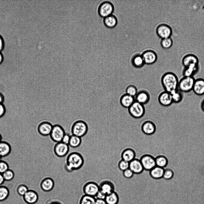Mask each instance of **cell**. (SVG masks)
Returning <instances> with one entry per match:
<instances>
[{
	"instance_id": "cell-1",
	"label": "cell",
	"mask_w": 204,
	"mask_h": 204,
	"mask_svg": "<svg viewBox=\"0 0 204 204\" xmlns=\"http://www.w3.org/2000/svg\"><path fill=\"white\" fill-rule=\"evenodd\" d=\"M84 163V159L81 154L76 152H71L66 157L64 169L67 172H72L80 169Z\"/></svg>"
},
{
	"instance_id": "cell-2",
	"label": "cell",
	"mask_w": 204,
	"mask_h": 204,
	"mask_svg": "<svg viewBox=\"0 0 204 204\" xmlns=\"http://www.w3.org/2000/svg\"><path fill=\"white\" fill-rule=\"evenodd\" d=\"M161 81L165 91L171 93L178 89L179 80L176 75L173 72L165 73L162 76Z\"/></svg>"
},
{
	"instance_id": "cell-3",
	"label": "cell",
	"mask_w": 204,
	"mask_h": 204,
	"mask_svg": "<svg viewBox=\"0 0 204 204\" xmlns=\"http://www.w3.org/2000/svg\"><path fill=\"white\" fill-rule=\"evenodd\" d=\"M88 128L87 124L84 121L79 120L75 122L71 128L72 134L82 137L87 133Z\"/></svg>"
},
{
	"instance_id": "cell-4",
	"label": "cell",
	"mask_w": 204,
	"mask_h": 204,
	"mask_svg": "<svg viewBox=\"0 0 204 204\" xmlns=\"http://www.w3.org/2000/svg\"><path fill=\"white\" fill-rule=\"evenodd\" d=\"M195 79L194 77L183 76L179 80L178 89L182 93H188L192 91Z\"/></svg>"
},
{
	"instance_id": "cell-5",
	"label": "cell",
	"mask_w": 204,
	"mask_h": 204,
	"mask_svg": "<svg viewBox=\"0 0 204 204\" xmlns=\"http://www.w3.org/2000/svg\"><path fill=\"white\" fill-rule=\"evenodd\" d=\"M128 109L130 115L135 119H139L142 117L145 112L144 105L136 101Z\"/></svg>"
},
{
	"instance_id": "cell-6",
	"label": "cell",
	"mask_w": 204,
	"mask_h": 204,
	"mask_svg": "<svg viewBox=\"0 0 204 204\" xmlns=\"http://www.w3.org/2000/svg\"><path fill=\"white\" fill-rule=\"evenodd\" d=\"M114 11V6L112 3L105 1L99 5L98 9L99 15L103 18L112 14Z\"/></svg>"
},
{
	"instance_id": "cell-7",
	"label": "cell",
	"mask_w": 204,
	"mask_h": 204,
	"mask_svg": "<svg viewBox=\"0 0 204 204\" xmlns=\"http://www.w3.org/2000/svg\"><path fill=\"white\" fill-rule=\"evenodd\" d=\"M65 133L63 128L61 125L57 124L53 125L49 136L53 141L57 143L61 142Z\"/></svg>"
},
{
	"instance_id": "cell-8",
	"label": "cell",
	"mask_w": 204,
	"mask_h": 204,
	"mask_svg": "<svg viewBox=\"0 0 204 204\" xmlns=\"http://www.w3.org/2000/svg\"><path fill=\"white\" fill-rule=\"evenodd\" d=\"M99 191V184L93 181L86 182L83 187L84 194L95 197Z\"/></svg>"
},
{
	"instance_id": "cell-9",
	"label": "cell",
	"mask_w": 204,
	"mask_h": 204,
	"mask_svg": "<svg viewBox=\"0 0 204 204\" xmlns=\"http://www.w3.org/2000/svg\"><path fill=\"white\" fill-rule=\"evenodd\" d=\"M144 170L150 171L156 166L155 158L151 155H142L140 159Z\"/></svg>"
},
{
	"instance_id": "cell-10",
	"label": "cell",
	"mask_w": 204,
	"mask_h": 204,
	"mask_svg": "<svg viewBox=\"0 0 204 204\" xmlns=\"http://www.w3.org/2000/svg\"><path fill=\"white\" fill-rule=\"evenodd\" d=\"M156 32L157 36L162 39L170 37L172 33V30L168 24H161L156 27Z\"/></svg>"
},
{
	"instance_id": "cell-11",
	"label": "cell",
	"mask_w": 204,
	"mask_h": 204,
	"mask_svg": "<svg viewBox=\"0 0 204 204\" xmlns=\"http://www.w3.org/2000/svg\"><path fill=\"white\" fill-rule=\"evenodd\" d=\"M69 150V145L62 142L56 143L53 149L55 155L59 157L66 156L68 153Z\"/></svg>"
},
{
	"instance_id": "cell-12",
	"label": "cell",
	"mask_w": 204,
	"mask_h": 204,
	"mask_svg": "<svg viewBox=\"0 0 204 204\" xmlns=\"http://www.w3.org/2000/svg\"><path fill=\"white\" fill-rule=\"evenodd\" d=\"M145 64L152 65L154 63L157 59V55L156 52L151 50L144 51L141 54Z\"/></svg>"
},
{
	"instance_id": "cell-13",
	"label": "cell",
	"mask_w": 204,
	"mask_h": 204,
	"mask_svg": "<svg viewBox=\"0 0 204 204\" xmlns=\"http://www.w3.org/2000/svg\"><path fill=\"white\" fill-rule=\"evenodd\" d=\"M182 63L184 68L198 65L199 60L197 57L195 55L192 54H188L183 57L182 60Z\"/></svg>"
},
{
	"instance_id": "cell-14",
	"label": "cell",
	"mask_w": 204,
	"mask_h": 204,
	"mask_svg": "<svg viewBox=\"0 0 204 204\" xmlns=\"http://www.w3.org/2000/svg\"><path fill=\"white\" fill-rule=\"evenodd\" d=\"M135 98L136 101L144 105L149 102L150 96L148 91L145 89H141L138 91Z\"/></svg>"
},
{
	"instance_id": "cell-15",
	"label": "cell",
	"mask_w": 204,
	"mask_h": 204,
	"mask_svg": "<svg viewBox=\"0 0 204 204\" xmlns=\"http://www.w3.org/2000/svg\"><path fill=\"white\" fill-rule=\"evenodd\" d=\"M158 101L161 105L164 107L170 106L173 103L171 93L165 91L159 94Z\"/></svg>"
},
{
	"instance_id": "cell-16",
	"label": "cell",
	"mask_w": 204,
	"mask_h": 204,
	"mask_svg": "<svg viewBox=\"0 0 204 204\" xmlns=\"http://www.w3.org/2000/svg\"><path fill=\"white\" fill-rule=\"evenodd\" d=\"M53 127V125L50 122L43 121L38 125L37 130L40 134L42 136H46L50 135Z\"/></svg>"
},
{
	"instance_id": "cell-17",
	"label": "cell",
	"mask_w": 204,
	"mask_h": 204,
	"mask_svg": "<svg viewBox=\"0 0 204 204\" xmlns=\"http://www.w3.org/2000/svg\"><path fill=\"white\" fill-rule=\"evenodd\" d=\"M141 129L144 134L147 135H151L156 132V126L153 122L151 120H147L142 124Z\"/></svg>"
},
{
	"instance_id": "cell-18",
	"label": "cell",
	"mask_w": 204,
	"mask_h": 204,
	"mask_svg": "<svg viewBox=\"0 0 204 204\" xmlns=\"http://www.w3.org/2000/svg\"><path fill=\"white\" fill-rule=\"evenodd\" d=\"M99 190L106 195L114 191V186L113 182L109 180H104L99 184Z\"/></svg>"
},
{
	"instance_id": "cell-19",
	"label": "cell",
	"mask_w": 204,
	"mask_h": 204,
	"mask_svg": "<svg viewBox=\"0 0 204 204\" xmlns=\"http://www.w3.org/2000/svg\"><path fill=\"white\" fill-rule=\"evenodd\" d=\"M196 95L201 96L204 95V79H195L192 91Z\"/></svg>"
},
{
	"instance_id": "cell-20",
	"label": "cell",
	"mask_w": 204,
	"mask_h": 204,
	"mask_svg": "<svg viewBox=\"0 0 204 204\" xmlns=\"http://www.w3.org/2000/svg\"><path fill=\"white\" fill-rule=\"evenodd\" d=\"M129 168L136 174H141L144 170L140 160L136 158L129 162Z\"/></svg>"
},
{
	"instance_id": "cell-21",
	"label": "cell",
	"mask_w": 204,
	"mask_h": 204,
	"mask_svg": "<svg viewBox=\"0 0 204 204\" xmlns=\"http://www.w3.org/2000/svg\"><path fill=\"white\" fill-rule=\"evenodd\" d=\"M54 184V181L52 178L47 177L41 180L40 183V187L43 191L49 192L53 189Z\"/></svg>"
},
{
	"instance_id": "cell-22",
	"label": "cell",
	"mask_w": 204,
	"mask_h": 204,
	"mask_svg": "<svg viewBox=\"0 0 204 204\" xmlns=\"http://www.w3.org/2000/svg\"><path fill=\"white\" fill-rule=\"evenodd\" d=\"M135 101V97L126 93L120 97L119 101L121 105L123 107L128 108Z\"/></svg>"
},
{
	"instance_id": "cell-23",
	"label": "cell",
	"mask_w": 204,
	"mask_h": 204,
	"mask_svg": "<svg viewBox=\"0 0 204 204\" xmlns=\"http://www.w3.org/2000/svg\"><path fill=\"white\" fill-rule=\"evenodd\" d=\"M24 201L29 204H34L37 202L38 199V195L35 191L29 190L23 196Z\"/></svg>"
},
{
	"instance_id": "cell-24",
	"label": "cell",
	"mask_w": 204,
	"mask_h": 204,
	"mask_svg": "<svg viewBox=\"0 0 204 204\" xmlns=\"http://www.w3.org/2000/svg\"><path fill=\"white\" fill-rule=\"evenodd\" d=\"M136 153L135 151L130 148L124 149L121 154L122 159L129 162L135 158Z\"/></svg>"
},
{
	"instance_id": "cell-25",
	"label": "cell",
	"mask_w": 204,
	"mask_h": 204,
	"mask_svg": "<svg viewBox=\"0 0 204 204\" xmlns=\"http://www.w3.org/2000/svg\"><path fill=\"white\" fill-rule=\"evenodd\" d=\"M131 63L134 67L137 68H142L145 64L141 54H136L132 56Z\"/></svg>"
},
{
	"instance_id": "cell-26",
	"label": "cell",
	"mask_w": 204,
	"mask_h": 204,
	"mask_svg": "<svg viewBox=\"0 0 204 204\" xmlns=\"http://www.w3.org/2000/svg\"><path fill=\"white\" fill-rule=\"evenodd\" d=\"M11 148L10 144L5 141L0 142V156L2 157L8 156L11 153Z\"/></svg>"
},
{
	"instance_id": "cell-27",
	"label": "cell",
	"mask_w": 204,
	"mask_h": 204,
	"mask_svg": "<svg viewBox=\"0 0 204 204\" xmlns=\"http://www.w3.org/2000/svg\"><path fill=\"white\" fill-rule=\"evenodd\" d=\"M165 169L156 166L150 171L151 177L155 180H159L163 178Z\"/></svg>"
},
{
	"instance_id": "cell-28",
	"label": "cell",
	"mask_w": 204,
	"mask_h": 204,
	"mask_svg": "<svg viewBox=\"0 0 204 204\" xmlns=\"http://www.w3.org/2000/svg\"><path fill=\"white\" fill-rule=\"evenodd\" d=\"M103 22L105 26L107 28H112L116 26L118 20L116 17L112 14L104 18Z\"/></svg>"
},
{
	"instance_id": "cell-29",
	"label": "cell",
	"mask_w": 204,
	"mask_h": 204,
	"mask_svg": "<svg viewBox=\"0 0 204 204\" xmlns=\"http://www.w3.org/2000/svg\"><path fill=\"white\" fill-rule=\"evenodd\" d=\"M199 69V65L184 68L182 72L183 76L194 77Z\"/></svg>"
},
{
	"instance_id": "cell-30",
	"label": "cell",
	"mask_w": 204,
	"mask_h": 204,
	"mask_svg": "<svg viewBox=\"0 0 204 204\" xmlns=\"http://www.w3.org/2000/svg\"><path fill=\"white\" fill-rule=\"evenodd\" d=\"M155 161L156 166L164 169L167 166L168 160L167 157L162 154H160L155 158Z\"/></svg>"
},
{
	"instance_id": "cell-31",
	"label": "cell",
	"mask_w": 204,
	"mask_h": 204,
	"mask_svg": "<svg viewBox=\"0 0 204 204\" xmlns=\"http://www.w3.org/2000/svg\"><path fill=\"white\" fill-rule=\"evenodd\" d=\"M173 103H180L183 98V93L178 89L170 93Z\"/></svg>"
},
{
	"instance_id": "cell-32",
	"label": "cell",
	"mask_w": 204,
	"mask_h": 204,
	"mask_svg": "<svg viewBox=\"0 0 204 204\" xmlns=\"http://www.w3.org/2000/svg\"><path fill=\"white\" fill-rule=\"evenodd\" d=\"M105 200L106 204H117L118 198L117 194L113 191L106 195Z\"/></svg>"
},
{
	"instance_id": "cell-33",
	"label": "cell",
	"mask_w": 204,
	"mask_h": 204,
	"mask_svg": "<svg viewBox=\"0 0 204 204\" xmlns=\"http://www.w3.org/2000/svg\"><path fill=\"white\" fill-rule=\"evenodd\" d=\"M96 199L95 197L84 194L80 199L79 204H95Z\"/></svg>"
},
{
	"instance_id": "cell-34",
	"label": "cell",
	"mask_w": 204,
	"mask_h": 204,
	"mask_svg": "<svg viewBox=\"0 0 204 204\" xmlns=\"http://www.w3.org/2000/svg\"><path fill=\"white\" fill-rule=\"evenodd\" d=\"M81 142L82 139L81 137L71 134L68 145L73 148H77L80 146Z\"/></svg>"
},
{
	"instance_id": "cell-35",
	"label": "cell",
	"mask_w": 204,
	"mask_h": 204,
	"mask_svg": "<svg viewBox=\"0 0 204 204\" xmlns=\"http://www.w3.org/2000/svg\"><path fill=\"white\" fill-rule=\"evenodd\" d=\"M160 44L163 48L165 49H168L172 46L173 41L170 37L162 39L161 41Z\"/></svg>"
},
{
	"instance_id": "cell-36",
	"label": "cell",
	"mask_w": 204,
	"mask_h": 204,
	"mask_svg": "<svg viewBox=\"0 0 204 204\" xmlns=\"http://www.w3.org/2000/svg\"><path fill=\"white\" fill-rule=\"evenodd\" d=\"M9 191L8 188L4 186H0V201L6 199L9 196Z\"/></svg>"
},
{
	"instance_id": "cell-37",
	"label": "cell",
	"mask_w": 204,
	"mask_h": 204,
	"mask_svg": "<svg viewBox=\"0 0 204 204\" xmlns=\"http://www.w3.org/2000/svg\"><path fill=\"white\" fill-rule=\"evenodd\" d=\"M138 90L136 87L133 84L128 85L125 89V93L135 97L137 93Z\"/></svg>"
},
{
	"instance_id": "cell-38",
	"label": "cell",
	"mask_w": 204,
	"mask_h": 204,
	"mask_svg": "<svg viewBox=\"0 0 204 204\" xmlns=\"http://www.w3.org/2000/svg\"><path fill=\"white\" fill-rule=\"evenodd\" d=\"M2 175L5 181H9L13 179L15 174L12 170L9 168L2 174Z\"/></svg>"
},
{
	"instance_id": "cell-39",
	"label": "cell",
	"mask_w": 204,
	"mask_h": 204,
	"mask_svg": "<svg viewBox=\"0 0 204 204\" xmlns=\"http://www.w3.org/2000/svg\"><path fill=\"white\" fill-rule=\"evenodd\" d=\"M173 171L170 168L165 169L163 178L167 180H171L174 176Z\"/></svg>"
},
{
	"instance_id": "cell-40",
	"label": "cell",
	"mask_w": 204,
	"mask_h": 204,
	"mask_svg": "<svg viewBox=\"0 0 204 204\" xmlns=\"http://www.w3.org/2000/svg\"><path fill=\"white\" fill-rule=\"evenodd\" d=\"M27 186L24 184H21L17 187V191L20 195L23 196L28 190Z\"/></svg>"
},
{
	"instance_id": "cell-41",
	"label": "cell",
	"mask_w": 204,
	"mask_h": 204,
	"mask_svg": "<svg viewBox=\"0 0 204 204\" xmlns=\"http://www.w3.org/2000/svg\"><path fill=\"white\" fill-rule=\"evenodd\" d=\"M129 162L123 159H121L118 162V167L121 171H124L129 168Z\"/></svg>"
},
{
	"instance_id": "cell-42",
	"label": "cell",
	"mask_w": 204,
	"mask_h": 204,
	"mask_svg": "<svg viewBox=\"0 0 204 204\" xmlns=\"http://www.w3.org/2000/svg\"><path fill=\"white\" fill-rule=\"evenodd\" d=\"M8 169H9V166L7 162L3 160L0 161V173L3 174Z\"/></svg>"
},
{
	"instance_id": "cell-43",
	"label": "cell",
	"mask_w": 204,
	"mask_h": 204,
	"mask_svg": "<svg viewBox=\"0 0 204 204\" xmlns=\"http://www.w3.org/2000/svg\"><path fill=\"white\" fill-rule=\"evenodd\" d=\"M123 172V176L125 178L127 179L132 178L134 174L132 171L129 168Z\"/></svg>"
},
{
	"instance_id": "cell-44",
	"label": "cell",
	"mask_w": 204,
	"mask_h": 204,
	"mask_svg": "<svg viewBox=\"0 0 204 204\" xmlns=\"http://www.w3.org/2000/svg\"><path fill=\"white\" fill-rule=\"evenodd\" d=\"M71 135L68 133H66L62 138L61 142L65 144L68 145Z\"/></svg>"
},
{
	"instance_id": "cell-45",
	"label": "cell",
	"mask_w": 204,
	"mask_h": 204,
	"mask_svg": "<svg viewBox=\"0 0 204 204\" xmlns=\"http://www.w3.org/2000/svg\"><path fill=\"white\" fill-rule=\"evenodd\" d=\"M6 111V109L5 105L3 103L0 104V118L3 117L5 114Z\"/></svg>"
},
{
	"instance_id": "cell-46",
	"label": "cell",
	"mask_w": 204,
	"mask_h": 204,
	"mask_svg": "<svg viewBox=\"0 0 204 204\" xmlns=\"http://www.w3.org/2000/svg\"><path fill=\"white\" fill-rule=\"evenodd\" d=\"M45 204H63L61 201L57 199H50L48 200Z\"/></svg>"
},
{
	"instance_id": "cell-47",
	"label": "cell",
	"mask_w": 204,
	"mask_h": 204,
	"mask_svg": "<svg viewBox=\"0 0 204 204\" xmlns=\"http://www.w3.org/2000/svg\"><path fill=\"white\" fill-rule=\"evenodd\" d=\"M106 195L103 192L99 191L95 197L96 199L105 200Z\"/></svg>"
},
{
	"instance_id": "cell-48",
	"label": "cell",
	"mask_w": 204,
	"mask_h": 204,
	"mask_svg": "<svg viewBox=\"0 0 204 204\" xmlns=\"http://www.w3.org/2000/svg\"><path fill=\"white\" fill-rule=\"evenodd\" d=\"M4 41L2 36L0 34V51L4 49Z\"/></svg>"
},
{
	"instance_id": "cell-49",
	"label": "cell",
	"mask_w": 204,
	"mask_h": 204,
	"mask_svg": "<svg viewBox=\"0 0 204 204\" xmlns=\"http://www.w3.org/2000/svg\"><path fill=\"white\" fill-rule=\"evenodd\" d=\"M95 204H106L105 200L96 199Z\"/></svg>"
},
{
	"instance_id": "cell-50",
	"label": "cell",
	"mask_w": 204,
	"mask_h": 204,
	"mask_svg": "<svg viewBox=\"0 0 204 204\" xmlns=\"http://www.w3.org/2000/svg\"><path fill=\"white\" fill-rule=\"evenodd\" d=\"M4 94L0 92V104L3 103L4 101Z\"/></svg>"
},
{
	"instance_id": "cell-51",
	"label": "cell",
	"mask_w": 204,
	"mask_h": 204,
	"mask_svg": "<svg viewBox=\"0 0 204 204\" xmlns=\"http://www.w3.org/2000/svg\"><path fill=\"white\" fill-rule=\"evenodd\" d=\"M4 181L2 174L0 173V186L3 184Z\"/></svg>"
},
{
	"instance_id": "cell-52",
	"label": "cell",
	"mask_w": 204,
	"mask_h": 204,
	"mask_svg": "<svg viewBox=\"0 0 204 204\" xmlns=\"http://www.w3.org/2000/svg\"><path fill=\"white\" fill-rule=\"evenodd\" d=\"M4 60L3 55L1 51H0V65L3 62Z\"/></svg>"
},
{
	"instance_id": "cell-53",
	"label": "cell",
	"mask_w": 204,
	"mask_h": 204,
	"mask_svg": "<svg viewBox=\"0 0 204 204\" xmlns=\"http://www.w3.org/2000/svg\"><path fill=\"white\" fill-rule=\"evenodd\" d=\"M200 108L204 112V98L202 100L201 102Z\"/></svg>"
},
{
	"instance_id": "cell-54",
	"label": "cell",
	"mask_w": 204,
	"mask_h": 204,
	"mask_svg": "<svg viewBox=\"0 0 204 204\" xmlns=\"http://www.w3.org/2000/svg\"><path fill=\"white\" fill-rule=\"evenodd\" d=\"M2 136L1 135V134H0V142H1V141H2Z\"/></svg>"
},
{
	"instance_id": "cell-55",
	"label": "cell",
	"mask_w": 204,
	"mask_h": 204,
	"mask_svg": "<svg viewBox=\"0 0 204 204\" xmlns=\"http://www.w3.org/2000/svg\"><path fill=\"white\" fill-rule=\"evenodd\" d=\"M2 157L0 156V161L2 160L1 159Z\"/></svg>"
}]
</instances>
